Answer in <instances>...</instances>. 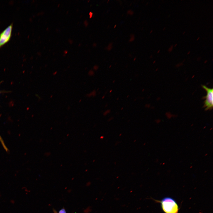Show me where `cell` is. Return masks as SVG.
<instances>
[{"instance_id":"cell-1","label":"cell","mask_w":213,"mask_h":213,"mask_svg":"<svg viewBox=\"0 0 213 213\" xmlns=\"http://www.w3.org/2000/svg\"><path fill=\"white\" fill-rule=\"evenodd\" d=\"M156 201L160 203L162 209L165 213H178V206L173 199L170 197H165L161 201Z\"/></svg>"},{"instance_id":"cell-2","label":"cell","mask_w":213,"mask_h":213,"mask_svg":"<svg viewBox=\"0 0 213 213\" xmlns=\"http://www.w3.org/2000/svg\"><path fill=\"white\" fill-rule=\"evenodd\" d=\"M202 87L206 92V95L204 97L205 99L204 107L206 110H211L213 106V89L204 85H202Z\"/></svg>"},{"instance_id":"cell-3","label":"cell","mask_w":213,"mask_h":213,"mask_svg":"<svg viewBox=\"0 0 213 213\" xmlns=\"http://www.w3.org/2000/svg\"><path fill=\"white\" fill-rule=\"evenodd\" d=\"M13 24H11L0 34V48L8 42L11 36Z\"/></svg>"},{"instance_id":"cell-4","label":"cell","mask_w":213,"mask_h":213,"mask_svg":"<svg viewBox=\"0 0 213 213\" xmlns=\"http://www.w3.org/2000/svg\"><path fill=\"white\" fill-rule=\"evenodd\" d=\"M0 142L1 143L3 148L4 149V150H5V151L7 152H8L9 151V150L6 146L4 142L2 139L1 136V135H0Z\"/></svg>"},{"instance_id":"cell-5","label":"cell","mask_w":213,"mask_h":213,"mask_svg":"<svg viewBox=\"0 0 213 213\" xmlns=\"http://www.w3.org/2000/svg\"><path fill=\"white\" fill-rule=\"evenodd\" d=\"M54 213H57L56 210H54ZM58 213H66L65 209L63 208L61 209L59 212Z\"/></svg>"},{"instance_id":"cell-6","label":"cell","mask_w":213,"mask_h":213,"mask_svg":"<svg viewBox=\"0 0 213 213\" xmlns=\"http://www.w3.org/2000/svg\"><path fill=\"white\" fill-rule=\"evenodd\" d=\"M130 38L129 40V41L130 42H131L133 41L135 39V37L134 34H132L130 35Z\"/></svg>"},{"instance_id":"cell-7","label":"cell","mask_w":213,"mask_h":213,"mask_svg":"<svg viewBox=\"0 0 213 213\" xmlns=\"http://www.w3.org/2000/svg\"><path fill=\"white\" fill-rule=\"evenodd\" d=\"M112 43H109L106 48L108 51H110L112 49Z\"/></svg>"},{"instance_id":"cell-8","label":"cell","mask_w":213,"mask_h":213,"mask_svg":"<svg viewBox=\"0 0 213 213\" xmlns=\"http://www.w3.org/2000/svg\"><path fill=\"white\" fill-rule=\"evenodd\" d=\"M111 112V110L110 109H107L106 111H105L103 113V115L104 116H105L106 115H107L108 114L110 113Z\"/></svg>"},{"instance_id":"cell-9","label":"cell","mask_w":213,"mask_h":213,"mask_svg":"<svg viewBox=\"0 0 213 213\" xmlns=\"http://www.w3.org/2000/svg\"><path fill=\"white\" fill-rule=\"evenodd\" d=\"M127 13L130 15H133L134 14L133 11L131 10H129L127 12Z\"/></svg>"},{"instance_id":"cell-10","label":"cell","mask_w":213,"mask_h":213,"mask_svg":"<svg viewBox=\"0 0 213 213\" xmlns=\"http://www.w3.org/2000/svg\"><path fill=\"white\" fill-rule=\"evenodd\" d=\"M84 24L85 27H87L88 24V21L86 20H85L84 22Z\"/></svg>"},{"instance_id":"cell-11","label":"cell","mask_w":213,"mask_h":213,"mask_svg":"<svg viewBox=\"0 0 213 213\" xmlns=\"http://www.w3.org/2000/svg\"><path fill=\"white\" fill-rule=\"evenodd\" d=\"M173 45H172L170 47V48L168 49V51L169 52H171L172 51L173 49Z\"/></svg>"},{"instance_id":"cell-12","label":"cell","mask_w":213,"mask_h":213,"mask_svg":"<svg viewBox=\"0 0 213 213\" xmlns=\"http://www.w3.org/2000/svg\"><path fill=\"white\" fill-rule=\"evenodd\" d=\"M89 18H92L93 16V13L92 12H90L89 13Z\"/></svg>"},{"instance_id":"cell-13","label":"cell","mask_w":213,"mask_h":213,"mask_svg":"<svg viewBox=\"0 0 213 213\" xmlns=\"http://www.w3.org/2000/svg\"><path fill=\"white\" fill-rule=\"evenodd\" d=\"M99 67L97 65H95L93 67V69L94 70H97L98 69Z\"/></svg>"},{"instance_id":"cell-14","label":"cell","mask_w":213,"mask_h":213,"mask_svg":"<svg viewBox=\"0 0 213 213\" xmlns=\"http://www.w3.org/2000/svg\"><path fill=\"white\" fill-rule=\"evenodd\" d=\"M68 42L70 44H72L73 43L72 40H71V39H69L68 40Z\"/></svg>"},{"instance_id":"cell-15","label":"cell","mask_w":213,"mask_h":213,"mask_svg":"<svg viewBox=\"0 0 213 213\" xmlns=\"http://www.w3.org/2000/svg\"><path fill=\"white\" fill-rule=\"evenodd\" d=\"M64 54H66L68 53V51L67 50H65L64 51Z\"/></svg>"},{"instance_id":"cell-16","label":"cell","mask_w":213,"mask_h":213,"mask_svg":"<svg viewBox=\"0 0 213 213\" xmlns=\"http://www.w3.org/2000/svg\"><path fill=\"white\" fill-rule=\"evenodd\" d=\"M96 46H97V44L95 43H93V46L94 47H95Z\"/></svg>"},{"instance_id":"cell-17","label":"cell","mask_w":213,"mask_h":213,"mask_svg":"<svg viewBox=\"0 0 213 213\" xmlns=\"http://www.w3.org/2000/svg\"><path fill=\"white\" fill-rule=\"evenodd\" d=\"M113 117H111L109 119L108 121H109L111 120H112L113 119Z\"/></svg>"},{"instance_id":"cell-18","label":"cell","mask_w":213,"mask_h":213,"mask_svg":"<svg viewBox=\"0 0 213 213\" xmlns=\"http://www.w3.org/2000/svg\"><path fill=\"white\" fill-rule=\"evenodd\" d=\"M105 97V95H104V96H102V99H104V98Z\"/></svg>"},{"instance_id":"cell-19","label":"cell","mask_w":213,"mask_h":213,"mask_svg":"<svg viewBox=\"0 0 213 213\" xmlns=\"http://www.w3.org/2000/svg\"><path fill=\"white\" fill-rule=\"evenodd\" d=\"M116 26H117V25H115L114 26V28H116Z\"/></svg>"},{"instance_id":"cell-20","label":"cell","mask_w":213,"mask_h":213,"mask_svg":"<svg viewBox=\"0 0 213 213\" xmlns=\"http://www.w3.org/2000/svg\"><path fill=\"white\" fill-rule=\"evenodd\" d=\"M136 58L135 57L133 59V61H135L136 60Z\"/></svg>"},{"instance_id":"cell-21","label":"cell","mask_w":213,"mask_h":213,"mask_svg":"<svg viewBox=\"0 0 213 213\" xmlns=\"http://www.w3.org/2000/svg\"><path fill=\"white\" fill-rule=\"evenodd\" d=\"M200 38V37H199L198 38L196 39V41L198 40Z\"/></svg>"},{"instance_id":"cell-22","label":"cell","mask_w":213,"mask_h":213,"mask_svg":"<svg viewBox=\"0 0 213 213\" xmlns=\"http://www.w3.org/2000/svg\"><path fill=\"white\" fill-rule=\"evenodd\" d=\"M190 51H189L187 53V54H190Z\"/></svg>"},{"instance_id":"cell-23","label":"cell","mask_w":213,"mask_h":213,"mask_svg":"<svg viewBox=\"0 0 213 213\" xmlns=\"http://www.w3.org/2000/svg\"><path fill=\"white\" fill-rule=\"evenodd\" d=\"M160 51V50H159L157 51V53H159V52Z\"/></svg>"},{"instance_id":"cell-24","label":"cell","mask_w":213,"mask_h":213,"mask_svg":"<svg viewBox=\"0 0 213 213\" xmlns=\"http://www.w3.org/2000/svg\"><path fill=\"white\" fill-rule=\"evenodd\" d=\"M112 90L111 89L109 91V93H111L112 92Z\"/></svg>"},{"instance_id":"cell-25","label":"cell","mask_w":213,"mask_h":213,"mask_svg":"<svg viewBox=\"0 0 213 213\" xmlns=\"http://www.w3.org/2000/svg\"><path fill=\"white\" fill-rule=\"evenodd\" d=\"M165 29H166V27L164 28H163V31Z\"/></svg>"},{"instance_id":"cell-26","label":"cell","mask_w":213,"mask_h":213,"mask_svg":"<svg viewBox=\"0 0 213 213\" xmlns=\"http://www.w3.org/2000/svg\"><path fill=\"white\" fill-rule=\"evenodd\" d=\"M152 31H153V30H151L150 32V33H152Z\"/></svg>"},{"instance_id":"cell-27","label":"cell","mask_w":213,"mask_h":213,"mask_svg":"<svg viewBox=\"0 0 213 213\" xmlns=\"http://www.w3.org/2000/svg\"><path fill=\"white\" fill-rule=\"evenodd\" d=\"M111 66H112V65H110L109 67V68H110L111 67Z\"/></svg>"},{"instance_id":"cell-28","label":"cell","mask_w":213,"mask_h":213,"mask_svg":"<svg viewBox=\"0 0 213 213\" xmlns=\"http://www.w3.org/2000/svg\"><path fill=\"white\" fill-rule=\"evenodd\" d=\"M185 31H184V32H183V35L185 33Z\"/></svg>"},{"instance_id":"cell-29","label":"cell","mask_w":213,"mask_h":213,"mask_svg":"<svg viewBox=\"0 0 213 213\" xmlns=\"http://www.w3.org/2000/svg\"><path fill=\"white\" fill-rule=\"evenodd\" d=\"M177 43L174 46H175V47L177 46Z\"/></svg>"},{"instance_id":"cell-30","label":"cell","mask_w":213,"mask_h":213,"mask_svg":"<svg viewBox=\"0 0 213 213\" xmlns=\"http://www.w3.org/2000/svg\"><path fill=\"white\" fill-rule=\"evenodd\" d=\"M107 106V104H106V105L105 106V107H106Z\"/></svg>"},{"instance_id":"cell-31","label":"cell","mask_w":213,"mask_h":213,"mask_svg":"<svg viewBox=\"0 0 213 213\" xmlns=\"http://www.w3.org/2000/svg\"><path fill=\"white\" fill-rule=\"evenodd\" d=\"M123 109V107H122L121 109V110H122Z\"/></svg>"},{"instance_id":"cell-32","label":"cell","mask_w":213,"mask_h":213,"mask_svg":"<svg viewBox=\"0 0 213 213\" xmlns=\"http://www.w3.org/2000/svg\"><path fill=\"white\" fill-rule=\"evenodd\" d=\"M129 95H128L127 96V98H128V97H129Z\"/></svg>"},{"instance_id":"cell-33","label":"cell","mask_w":213,"mask_h":213,"mask_svg":"<svg viewBox=\"0 0 213 213\" xmlns=\"http://www.w3.org/2000/svg\"><path fill=\"white\" fill-rule=\"evenodd\" d=\"M115 80H114L113 81V83H114V82H115Z\"/></svg>"},{"instance_id":"cell-34","label":"cell","mask_w":213,"mask_h":213,"mask_svg":"<svg viewBox=\"0 0 213 213\" xmlns=\"http://www.w3.org/2000/svg\"><path fill=\"white\" fill-rule=\"evenodd\" d=\"M152 55H151V56H150V58H152Z\"/></svg>"},{"instance_id":"cell-35","label":"cell","mask_w":213,"mask_h":213,"mask_svg":"<svg viewBox=\"0 0 213 213\" xmlns=\"http://www.w3.org/2000/svg\"><path fill=\"white\" fill-rule=\"evenodd\" d=\"M119 99V98L118 97V98L117 99V100H118Z\"/></svg>"},{"instance_id":"cell-36","label":"cell","mask_w":213,"mask_h":213,"mask_svg":"<svg viewBox=\"0 0 213 213\" xmlns=\"http://www.w3.org/2000/svg\"><path fill=\"white\" fill-rule=\"evenodd\" d=\"M109 0L107 1V3H108V2H109Z\"/></svg>"},{"instance_id":"cell-37","label":"cell","mask_w":213,"mask_h":213,"mask_svg":"<svg viewBox=\"0 0 213 213\" xmlns=\"http://www.w3.org/2000/svg\"><path fill=\"white\" fill-rule=\"evenodd\" d=\"M148 4V2H147V3L146 4V5H147Z\"/></svg>"},{"instance_id":"cell-38","label":"cell","mask_w":213,"mask_h":213,"mask_svg":"<svg viewBox=\"0 0 213 213\" xmlns=\"http://www.w3.org/2000/svg\"><path fill=\"white\" fill-rule=\"evenodd\" d=\"M136 99H135V100H134V101H136Z\"/></svg>"}]
</instances>
